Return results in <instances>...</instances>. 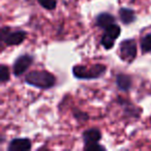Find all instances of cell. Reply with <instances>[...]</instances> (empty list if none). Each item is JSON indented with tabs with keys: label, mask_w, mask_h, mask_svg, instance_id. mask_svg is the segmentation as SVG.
I'll return each instance as SVG.
<instances>
[{
	"label": "cell",
	"mask_w": 151,
	"mask_h": 151,
	"mask_svg": "<svg viewBox=\"0 0 151 151\" xmlns=\"http://www.w3.org/2000/svg\"><path fill=\"white\" fill-rule=\"evenodd\" d=\"M132 81L129 76L124 75V73H119L116 77V85L120 91H128L132 87Z\"/></svg>",
	"instance_id": "obj_8"
},
{
	"label": "cell",
	"mask_w": 151,
	"mask_h": 151,
	"mask_svg": "<svg viewBox=\"0 0 151 151\" xmlns=\"http://www.w3.org/2000/svg\"><path fill=\"white\" fill-rule=\"evenodd\" d=\"M83 139H84L85 146L97 143L101 139V134L97 128H90L83 132Z\"/></svg>",
	"instance_id": "obj_7"
},
{
	"label": "cell",
	"mask_w": 151,
	"mask_h": 151,
	"mask_svg": "<svg viewBox=\"0 0 151 151\" xmlns=\"http://www.w3.org/2000/svg\"><path fill=\"white\" fill-rule=\"evenodd\" d=\"M118 101H119L120 105L124 108V110H125L126 112H128V115H129V116H136V117H138L139 114H140V109L136 108L134 105H132L130 103H127V101H124V99H120V97L118 99Z\"/></svg>",
	"instance_id": "obj_11"
},
{
	"label": "cell",
	"mask_w": 151,
	"mask_h": 151,
	"mask_svg": "<svg viewBox=\"0 0 151 151\" xmlns=\"http://www.w3.org/2000/svg\"><path fill=\"white\" fill-rule=\"evenodd\" d=\"M137 56V44L134 40H125L120 44V57L123 61L132 62Z\"/></svg>",
	"instance_id": "obj_3"
},
{
	"label": "cell",
	"mask_w": 151,
	"mask_h": 151,
	"mask_svg": "<svg viewBox=\"0 0 151 151\" xmlns=\"http://www.w3.org/2000/svg\"><path fill=\"white\" fill-rule=\"evenodd\" d=\"M120 32H121V29H120L119 26H118L117 24H115V23L112 24V25H110L109 27L106 29V33L109 34L110 36H112L114 40H116V38L119 37Z\"/></svg>",
	"instance_id": "obj_12"
},
{
	"label": "cell",
	"mask_w": 151,
	"mask_h": 151,
	"mask_svg": "<svg viewBox=\"0 0 151 151\" xmlns=\"http://www.w3.org/2000/svg\"><path fill=\"white\" fill-rule=\"evenodd\" d=\"M114 42H115V40L107 33L104 34V36L101 37V45H103L104 48L107 49V50H110V49L113 48Z\"/></svg>",
	"instance_id": "obj_14"
},
{
	"label": "cell",
	"mask_w": 151,
	"mask_h": 151,
	"mask_svg": "<svg viewBox=\"0 0 151 151\" xmlns=\"http://www.w3.org/2000/svg\"><path fill=\"white\" fill-rule=\"evenodd\" d=\"M9 80V69L6 65L2 64L0 66V81L1 83H5Z\"/></svg>",
	"instance_id": "obj_16"
},
{
	"label": "cell",
	"mask_w": 151,
	"mask_h": 151,
	"mask_svg": "<svg viewBox=\"0 0 151 151\" xmlns=\"http://www.w3.org/2000/svg\"><path fill=\"white\" fill-rule=\"evenodd\" d=\"M141 49L144 53L151 52V33L145 35L141 40Z\"/></svg>",
	"instance_id": "obj_13"
},
{
	"label": "cell",
	"mask_w": 151,
	"mask_h": 151,
	"mask_svg": "<svg viewBox=\"0 0 151 151\" xmlns=\"http://www.w3.org/2000/svg\"><path fill=\"white\" fill-rule=\"evenodd\" d=\"M107 70V66L105 64H93L90 67L84 66V65H75L73 67V73L77 79H83V80H91V79L101 78L105 75Z\"/></svg>",
	"instance_id": "obj_2"
},
{
	"label": "cell",
	"mask_w": 151,
	"mask_h": 151,
	"mask_svg": "<svg viewBox=\"0 0 151 151\" xmlns=\"http://www.w3.org/2000/svg\"><path fill=\"white\" fill-rule=\"evenodd\" d=\"M33 63V57L30 56L28 54L22 55V56L18 57L16 59L15 63H14V75L16 77H20L22 76Z\"/></svg>",
	"instance_id": "obj_4"
},
{
	"label": "cell",
	"mask_w": 151,
	"mask_h": 151,
	"mask_svg": "<svg viewBox=\"0 0 151 151\" xmlns=\"http://www.w3.org/2000/svg\"><path fill=\"white\" fill-rule=\"evenodd\" d=\"M7 149L9 151H28L31 149V141L27 138L14 139Z\"/></svg>",
	"instance_id": "obj_6"
},
{
	"label": "cell",
	"mask_w": 151,
	"mask_h": 151,
	"mask_svg": "<svg viewBox=\"0 0 151 151\" xmlns=\"http://www.w3.org/2000/svg\"><path fill=\"white\" fill-rule=\"evenodd\" d=\"M26 31L24 30H18V31H14L6 34L5 36L1 37V40L4 42L6 46H17V45H20L24 42V40L26 38Z\"/></svg>",
	"instance_id": "obj_5"
},
{
	"label": "cell",
	"mask_w": 151,
	"mask_h": 151,
	"mask_svg": "<svg viewBox=\"0 0 151 151\" xmlns=\"http://www.w3.org/2000/svg\"><path fill=\"white\" fill-rule=\"evenodd\" d=\"M37 1L44 9H48V11L55 9L57 5V0H37Z\"/></svg>",
	"instance_id": "obj_15"
},
{
	"label": "cell",
	"mask_w": 151,
	"mask_h": 151,
	"mask_svg": "<svg viewBox=\"0 0 151 151\" xmlns=\"http://www.w3.org/2000/svg\"><path fill=\"white\" fill-rule=\"evenodd\" d=\"M119 17L121 22L123 24H125V25H128V24L136 21L134 12L130 9H126V7H121L119 9Z\"/></svg>",
	"instance_id": "obj_10"
},
{
	"label": "cell",
	"mask_w": 151,
	"mask_h": 151,
	"mask_svg": "<svg viewBox=\"0 0 151 151\" xmlns=\"http://www.w3.org/2000/svg\"><path fill=\"white\" fill-rule=\"evenodd\" d=\"M73 114H75V118L79 121H86L88 119V115L84 112H81L79 110H75L73 111Z\"/></svg>",
	"instance_id": "obj_17"
},
{
	"label": "cell",
	"mask_w": 151,
	"mask_h": 151,
	"mask_svg": "<svg viewBox=\"0 0 151 151\" xmlns=\"http://www.w3.org/2000/svg\"><path fill=\"white\" fill-rule=\"evenodd\" d=\"M25 82L40 89H49L56 84V78L47 70H33L25 77Z\"/></svg>",
	"instance_id": "obj_1"
},
{
	"label": "cell",
	"mask_w": 151,
	"mask_h": 151,
	"mask_svg": "<svg viewBox=\"0 0 151 151\" xmlns=\"http://www.w3.org/2000/svg\"><path fill=\"white\" fill-rule=\"evenodd\" d=\"M115 23V18L108 13H101L96 18V25L103 29H107L110 25Z\"/></svg>",
	"instance_id": "obj_9"
},
{
	"label": "cell",
	"mask_w": 151,
	"mask_h": 151,
	"mask_svg": "<svg viewBox=\"0 0 151 151\" xmlns=\"http://www.w3.org/2000/svg\"><path fill=\"white\" fill-rule=\"evenodd\" d=\"M84 149H85V150H87V151H99V150H105V147L101 146V145L97 144V143H94V144L87 145V146H85Z\"/></svg>",
	"instance_id": "obj_18"
}]
</instances>
